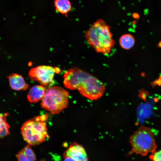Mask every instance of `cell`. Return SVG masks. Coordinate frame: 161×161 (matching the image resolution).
Here are the masks:
<instances>
[{
  "label": "cell",
  "instance_id": "6da1fadb",
  "mask_svg": "<svg viewBox=\"0 0 161 161\" xmlns=\"http://www.w3.org/2000/svg\"><path fill=\"white\" fill-rule=\"evenodd\" d=\"M63 84L71 90L77 89L83 96L92 100L98 99L104 93L103 84L92 75L75 67L66 71L63 75Z\"/></svg>",
  "mask_w": 161,
  "mask_h": 161
},
{
  "label": "cell",
  "instance_id": "7a4b0ae2",
  "mask_svg": "<svg viewBox=\"0 0 161 161\" xmlns=\"http://www.w3.org/2000/svg\"><path fill=\"white\" fill-rule=\"evenodd\" d=\"M84 37L96 52L103 55L109 54L115 44L110 26L102 19L97 20L91 25Z\"/></svg>",
  "mask_w": 161,
  "mask_h": 161
},
{
  "label": "cell",
  "instance_id": "3957f363",
  "mask_svg": "<svg viewBox=\"0 0 161 161\" xmlns=\"http://www.w3.org/2000/svg\"><path fill=\"white\" fill-rule=\"evenodd\" d=\"M45 115L36 117L25 122L21 128L24 140L29 145L39 144L49 138L46 123Z\"/></svg>",
  "mask_w": 161,
  "mask_h": 161
},
{
  "label": "cell",
  "instance_id": "277c9868",
  "mask_svg": "<svg viewBox=\"0 0 161 161\" xmlns=\"http://www.w3.org/2000/svg\"><path fill=\"white\" fill-rule=\"evenodd\" d=\"M155 134L149 128L141 126L129 137L132 149L131 153L143 156L154 152L157 148Z\"/></svg>",
  "mask_w": 161,
  "mask_h": 161
},
{
  "label": "cell",
  "instance_id": "5b68a950",
  "mask_svg": "<svg viewBox=\"0 0 161 161\" xmlns=\"http://www.w3.org/2000/svg\"><path fill=\"white\" fill-rule=\"evenodd\" d=\"M69 94L66 90L59 86H51L46 90L41 105L53 114H58L68 104Z\"/></svg>",
  "mask_w": 161,
  "mask_h": 161
},
{
  "label": "cell",
  "instance_id": "8992f818",
  "mask_svg": "<svg viewBox=\"0 0 161 161\" xmlns=\"http://www.w3.org/2000/svg\"><path fill=\"white\" fill-rule=\"evenodd\" d=\"M56 72L55 67L54 68L48 66H39L30 69L29 77L31 80L37 81L41 85L48 87L54 84L53 78Z\"/></svg>",
  "mask_w": 161,
  "mask_h": 161
},
{
  "label": "cell",
  "instance_id": "52a82bcc",
  "mask_svg": "<svg viewBox=\"0 0 161 161\" xmlns=\"http://www.w3.org/2000/svg\"><path fill=\"white\" fill-rule=\"evenodd\" d=\"M64 157H70L75 161H88L86 151L81 145L75 142L72 143L64 152Z\"/></svg>",
  "mask_w": 161,
  "mask_h": 161
},
{
  "label": "cell",
  "instance_id": "ba28073f",
  "mask_svg": "<svg viewBox=\"0 0 161 161\" xmlns=\"http://www.w3.org/2000/svg\"><path fill=\"white\" fill-rule=\"evenodd\" d=\"M11 88L15 90H25L29 87L22 76L16 73H12L8 76Z\"/></svg>",
  "mask_w": 161,
  "mask_h": 161
},
{
  "label": "cell",
  "instance_id": "9c48e42d",
  "mask_svg": "<svg viewBox=\"0 0 161 161\" xmlns=\"http://www.w3.org/2000/svg\"><path fill=\"white\" fill-rule=\"evenodd\" d=\"M45 91L44 86L41 85L33 86L30 89L27 95L28 101L31 103H34L42 100Z\"/></svg>",
  "mask_w": 161,
  "mask_h": 161
},
{
  "label": "cell",
  "instance_id": "30bf717a",
  "mask_svg": "<svg viewBox=\"0 0 161 161\" xmlns=\"http://www.w3.org/2000/svg\"><path fill=\"white\" fill-rule=\"evenodd\" d=\"M18 161H35V154L29 145L25 147L16 155Z\"/></svg>",
  "mask_w": 161,
  "mask_h": 161
},
{
  "label": "cell",
  "instance_id": "8fae6325",
  "mask_svg": "<svg viewBox=\"0 0 161 161\" xmlns=\"http://www.w3.org/2000/svg\"><path fill=\"white\" fill-rule=\"evenodd\" d=\"M54 2L56 10L62 14L66 15L71 10V4L69 0H56Z\"/></svg>",
  "mask_w": 161,
  "mask_h": 161
},
{
  "label": "cell",
  "instance_id": "7c38bea8",
  "mask_svg": "<svg viewBox=\"0 0 161 161\" xmlns=\"http://www.w3.org/2000/svg\"><path fill=\"white\" fill-rule=\"evenodd\" d=\"M135 41L134 38L132 35L129 34H126L120 37L119 40V43L122 48L128 50L133 46Z\"/></svg>",
  "mask_w": 161,
  "mask_h": 161
},
{
  "label": "cell",
  "instance_id": "4fadbf2b",
  "mask_svg": "<svg viewBox=\"0 0 161 161\" xmlns=\"http://www.w3.org/2000/svg\"><path fill=\"white\" fill-rule=\"evenodd\" d=\"M9 126L6 122L5 114L0 115V137L2 138L9 134Z\"/></svg>",
  "mask_w": 161,
  "mask_h": 161
},
{
  "label": "cell",
  "instance_id": "5bb4252c",
  "mask_svg": "<svg viewBox=\"0 0 161 161\" xmlns=\"http://www.w3.org/2000/svg\"><path fill=\"white\" fill-rule=\"evenodd\" d=\"M149 158L152 161H161V150L152 153Z\"/></svg>",
  "mask_w": 161,
  "mask_h": 161
},
{
  "label": "cell",
  "instance_id": "9a60e30c",
  "mask_svg": "<svg viewBox=\"0 0 161 161\" xmlns=\"http://www.w3.org/2000/svg\"><path fill=\"white\" fill-rule=\"evenodd\" d=\"M64 158V161H75L73 158L70 157H67Z\"/></svg>",
  "mask_w": 161,
  "mask_h": 161
},
{
  "label": "cell",
  "instance_id": "2e32d148",
  "mask_svg": "<svg viewBox=\"0 0 161 161\" xmlns=\"http://www.w3.org/2000/svg\"><path fill=\"white\" fill-rule=\"evenodd\" d=\"M133 17L136 19H138L139 18V15L137 13H134L132 14Z\"/></svg>",
  "mask_w": 161,
  "mask_h": 161
},
{
  "label": "cell",
  "instance_id": "e0dca14e",
  "mask_svg": "<svg viewBox=\"0 0 161 161\" xmlns=\"http://www.w3.org/2000/svg\"><path fill=\"white\" fill-rule=\"evenodd\" d=\"M158 45L159 47L161 48V41L159 42Z\"/></svg>",
  "mask_w": 161,
  "mask_h": 161
}]
</instances>
